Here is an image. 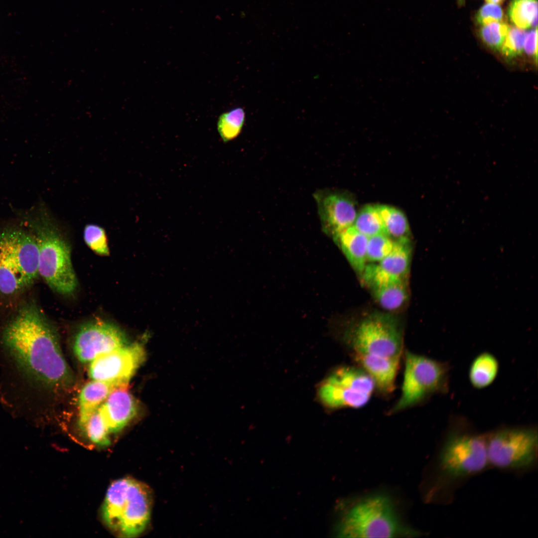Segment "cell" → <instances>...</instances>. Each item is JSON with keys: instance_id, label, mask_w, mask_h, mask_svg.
<instances>
[{"instance_id": "6da1fadb", "label": "cell", "mask_w": 538, "mask_h": 538, "mask_svg": "<svg viewBox=\"0 0 538 538\" xmlns=\"http://www.w3.org/2000/svg\"><path fill=\"white\" fill-rule=\"evenodd\" d=\"M1 339L9 356L30 380L51 389L73 384L57 332L35 304L19 309L4 328Z\"/></svg>"}, {"instance_id": "7a4b0ae2", "label": "cell", "mask_w": 538, "mask_h": 538, "mask_svg": "<svg viewBox=\"0 0 538 538\" xmlns=\"http://www.w3.org/2000/svg\"><path fill=\"white\" fill-rule=\"evenodd\" d=\"M341 340L354 364L373 378L376 391L391 394L404 351L398 320L387 313L370 314L346 328Z\"/></svg>"}, {"instance_id": "3957f363", "label": "cell", "mask_w": 538, "mask_h": 538, "mask_svg": "<svg viewBox=\"0 0 538 538\" xmlns=\"http://www.w3.org/2000/svg\"><path fill=\"white\" fill-rule=\"evenodd\" d=\"M489 465L485 433L463 423L451 425L436 456L432 495L450 503L459 486Z\"/></svg>"}, {"instance_id": "277c9868", "label": "cell", "mask_w": 538, "mask_h": 538, "mask_svg": "<svg viewBox=\"0 0 538 538\" xmlns=\"http://www.w3.org/2000/svg\"><path fill=\"white\" fill-rule=\"evenodd\" d=\"M152 496L149 488L135 479L124 478L109 486L101 508L104 524L124 538L141 534L150 517Z\"/></svg>"}, {"instance_id": "5b68a950", "label": "cell", "mask_w": 538, "mask_h": 538, "mask_svg": "<svg viewBox=\"0 0 538 538\" xmlns=\"http://www.w3.org/2000/svg\"><path fill=\"white\" fill-rule=\"evenodd\" d=\"M39 250L33 234L19 228L0 231V293L12 295L38 278Z\"/></svg>"}, {"instance_id": "8992f818", "label": "cell", "mask_w": 538, "mask_h": 538, "mask_svg": "<svg viewBox=\"0 0 538 538\" xmlns=\"http://www.w3.org/2000/svg\"><path fill=\"white\" fill-rule=\"evenodd\" d=\"M404 372L401 396L389 409L393 414L424 402L431 396L446 393L450 366L425 355L404 351Z\"/></svg>"}, {"instance_id": "52a82bcc", "label": "cell", "mask_w": 538, "mask_h": 538, "mask_svg": "<svg viewBox=\"0 0 538 538\" xmlns=\"http://www.w3.org/2000/svg\"><path fill=\"white\" fill-rule=\"evenodd\" d=\"M33 231L39 250V275L53 291L63 295L72 293L78 281L67 241L47 217L35 224Z\"/></svg>"}, {"instance_id": "ba28073f", "label": "cell", "mask_w": 538, "mask_h": 538, "mask_svg": "<svg viewBox=\"0 0 538 538\" xmlns=\"http://www.w3.org/2000/svg\"><path fill=\"white\" fill-rule=\"evenodd\" d=\"M339 537L390 538L403 533L392 500L383 495L367 497L352 505L338 525Z\"/></svg>"}, {"instance_id": "9c48e42d", "label": "cell", "mask_w": 538, "mask_h": 538, "mask_svg": "<svg viewBox=\"0 0 538 538\" xmlns=\"http://www.w3.org/2000/svg\"><path fill=\"white\" fill-rule=\"evenodd\" d=\"M489 465L522 471L537 463L538 435L534 427H504L485 433Z\"/></svg>"}, {"instance_id": "30bf717a", "label": "cell", "mask_w": 538, "mask_h": 538, "mask_svg": "<svg viewBox=\"0 0 538 538\" xmlns=\"http://www.w3.org/2000/svg\"><path fill=\"white\" fill-rule=\"evenodd\" d=\"M376 392L373 378L356 365L333 369L319 385L317 395L323 405L331 410L365 406Z\"/></svg>"}, {"instance_id": "8fae6325", "label": "cell", "mask_w": 538, "mask_h": 538, "mask_svg": "<svg viewBox=\"0 0 538 538\" xmlns=\"http://www.w3.org/2000/svg\"><path fill=\"white\" fill-rule=\"evenodd\" d=\"M145 358L140 343H129L97 357L91 362L88 374L94 380L129 384Z\"/></svg>"}, {"instance_id": "7c38bea8", "label": "cell", "mask_w": 538, "mask_h": 538, "mask_svg": "<svg viewBox=\"0 0 538 538\" xmlns=\"http://www.w3.org/2000/svg\"><path fill=\"white\" fill-rule=\"evenodd\" d=\"M125 332L114 323L96 319L83 324L77 332L73 350L82 363L129 344Z\"/></svg>"}, {"instance_id": "4fadbf2b", "label": "cell", "mask_w": 538, "mask_h": 538, "mask_svg": "<svg viewBox=\"0 0 538 538\" xmlns=\"http://www.w3.org/2000/svg\"><path fill=\"white\" fill-rule=\"evenodd\" d=\"M323 230L333 237L352 226L357 212L353 200L345 194L318 190L313 195Z\"/></svg>"}, {"instance_id": "5bb4252c", "label": "cell", "mask_w": 538, "mask_h": 538, "mask_svg": "<svg viewBox=\"0 0 538 538\" xmlns=\"http://www.w3.org/2000/svg\"><path fill=\"white\" fill-rule=\"evenodd\" d=\"M128 387L115 389L99 407L110 433L122 430L137 413L138 404Z\"/></svg>"}, {"instance_id": "9a60e30c", "label": "cell", "mask_w": 538, "mask_h": 538, "mask_svg": "<svg viewBox=\"0 0 538 538\" xmlns=\"http://www.w3.org/2000/svg\"><path fill=\"white\" fill-rule=\"evenodd\" d=\"M117 382L92 380L82 389L79 397L78 425L82 426L115 389L128 386Z\"/></svg>"}, {"instance_id": "2e32d148", "label": "cell", "mask_w": 538, "mask_h": 538, "mask_svg": "<svg viewBox=\"0 0 538 538\" xmlns=\"http://www.w3.org/2000/svg\"><path fill=\"white\" fill-rule=\"evenodd\" d=\"M353 269L361 275L367 265L368 237L353 225L334 237Z\"/></svg>"}, {"instance_id": "e0dca14e", "label": "cell", "mask_w": 538, "mask_h": 538, "mask_svg": "<svg viewBox=\"0 0 538 538\" xmlns=\"http://www.w3.org/2000/svg\"><path fill=\"white\" fill-rule=\"evenodd\" d=\"M410 239L395 241L391 252L379 262L374 263L376 269L390 277L406 279L411 259Z\"/></svg>"}, {"instance_id": "ac0fdd59", "label": "cell", "mask_w": 538, "mask_h": 538, "mask_svg": "<svg viewBox=\"0 0 538 538\" xmlns=\"http://www.w3.org/2000/svg\"><path fill=\"white\" fill-rule=\"evenodd\" d=\"M377 302L389 311L397 310L406 303L408 292L406 279H398L370 288Z\"/></svg>"}, {"instance_id": "d6986e66", "label": "cell", "mask_w": 538, "mask_h": 538, "mask_svg": "<svg viewBox=\"0 0 538 538\" xmlns=\"http://www.w3.org/2000/svg\"><path fill=\"white\" fill-rule=\"evenodd\" d=\"M499 369V364L495 356L488 352H483L470 364L468 373L470 383L475 388H485L494 382Z\"/></svg>"}, {"instance_id": "ffe728a7", "label": "cell", "mask_w": 538, "mask_h": 538, "mask_svg": "<svg viewBox=\"0 0 538 538\" xmlns=\"http://www.w3.org/2000/svg\"><path fill=\"white\" fill-rule=\"evenodd\" d=\"M382 219L385 234L393 241L409 239V226L405 215L399 209L387 205H376Z\"/></svg>"}, {"instance_id": "44dd1931", "label": "cell", "mask_w": 538, "mask_h": 538, "mask_svg": "<svg viewBox=\"0 0 538 538\" xmlns=\"http://www.w3.org/2000/svg\"><path fill=\"white\" fill-rule=\"evenodd\" d=\"M508 15L515 26L519 28L537 27V0H512Z\"/></svg>"}, {"instance_id": "7402d4cb", "label": "cell", "mask_w": 538, "mask_h": 538, "mask_svg": "<svg viewBox=\"0 0 538 538\" xmlns=\"http://www.w3.org/2000/svg\"><path fill=\"white\" fill-rule=\"evenodd\" d=\"M246 120L243 108L237 107L222 113L217 124L218 133L224 142L236 138L241 133Z\"/></svg>"}, {"instance_id": "603a6c76", "label": "cell", "mask_w": 538, "mask_h": 538, "mask_svg": "<svg viewBox=\"0 0 538 538\" xmlns=\"http://www.w3.org/2000/svg\"><path fill=\"white\" fill-rule=\"evenodd\" d=\"M353 225L368 237L385 234L382 219L376 205H367L363 207L357 213Z\"/></svg>"}, {"instance_id": "cb8c5ba5", "label": "cell", "mask_w": 538, "mask_h": 538, "mask_svg": "<svg viewBox=\"0 0 538 538\" xmlns=\"http://www.w3.org/2000/svg\"><path fill=\"white\" fill-rule=\"evenodd\" d=\"M87 438L92 443L100 446H107L110 443V433L100 413L99 408L80 427Z\"/></svg>"}, {"instance_id": "d4e9b609", "label": "cell", "mask_w": 538, "mask_h": 538, "mask_svg": "<svg viewBox=\"0 0 538 538\" xmlns=\"http://www.w3.org/2000/svg\"><path fill=\"white\" fill-rule=\"evenodd\" d=\"M509 26L502 21L492 22L481 25L479 35L483 42L489 48L500 50Z\"/></svg>"}, {"instance_id": "484cf974", "label": "cell", "mask_w": 538, "mask_h": 538, "mask_svg": "<svg viewBox=\"0 0 538 538\" xmlns=\"http://www.w3.org/2000/svg\"><path fill=\"white\" fill-rule=\"evenodd\" d=\"M395 241L384 233L368 237L367 260L371 263L379 262L392 250Z\"/></svg>"}, {"instance_id": "4316f807", "label": "cell", "mask_w": 538, "mask_h": 538, "mask_svg": "<svg viewBox=\"0 0 538 538\" xmlns=\"http://www.w3.org/2000/svg\"><path fill=\"white\" fill-rule=\"evenodd\" d=\"M85 243L93 251L102 256L109 255L108 239L105 230L93 224L86 225L83 232Z\"/></svg>"}, {"instance_id": "83f0119b", "label": "cell", "mask_w": 538, "mask_h": 538, "mask_svg": "<svg viewBox=\"0 0 538 538\" xmlns=\"http://www.w3.org/2000/svg\"><path fill=\"white\" fill-rule=\"evenodd\" d=\"M527 33L524 29L516 26L509 28L500 49L503 56L511 59L520 55L524 52V46Z\"/></svg>"}, {"instance_id": "f1b7e54d", "label": "cell", "mask_w": 538, "mask_h": 538, "mask_svg": "<svg viewBox=\"0 0 538 538\" xmlns=\"http://www.w3.org/2000/svg\"><path fill=\"white\" fill-rule=\"evenodd\" d=\"M503 17V12L500 5L489 2L484 4L476 15V21L481 25L502 21Z\"/></svg>"}, {"instance_id": "f546056e", "label": "cell", "mask_w": 538, "mask_h": 538, "mask_svg": "<svg viewBox=\"0 0 538 538\" xmlns=\"http://www.w3.org/2000/svg\"><path fill=\"white\" fill-rule=\"evenodd\" d=\"M538 30L537 27L527 33L525 37L524 52L530 57L537 61L538 51Z\"/></svg>"}, {"instance_id": "4dcf8cb0", "label": "cell", "mask_w": 538, "mask_h": 538, "mask_svg": "<svg viewBox=\"0 0 538 538\" xmlns=\"http://www.w3.org/2000/svg\"><path fill=\"white\" fill-rule=\"evenodd\" d=\"M504 0H486L487 2L497 4H500L502 3Z\"/></svg>"}]
</instances>
